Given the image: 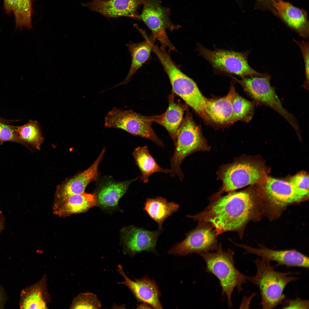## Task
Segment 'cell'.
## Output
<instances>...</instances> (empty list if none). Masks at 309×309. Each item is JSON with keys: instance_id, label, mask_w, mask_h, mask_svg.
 <instances>
[{"instance_id": "obj_1", "label": "cell", "mask_w": 309, "mask_h": 309, "mask_svg": "<svg viewBox=\"0 0 309 309\" xmlns=\"http://www.w3.org/2000/svg\"><path fill=\"white\" fill-rule=\"evenodd\" d=\"M209 200V203L203 210L186 217L195 221L209 223L218 235L235 231L242 239L245 226L253 216L254 202L250 192L233 191L224 196L213 195Z\"/></svg>"}, {"instance_id": "obj_2", "label": "cell", "mask_w": 309, "mask_h": 309, "mask_svg": "<svg viewBox=\"0 0 309 309\" xmlns=\"http://www.w3.org/2000/svg\"><path fill=\"white\" fill-rule=\"evenodd\" d=\"M256 268L253 276H248L247 280L258 286L260 290L263 309H272L282 304L285 299L284 289L289 283L296 281L300 278L291 276L300 274L299 272H278L274 270L270 262L258 258L253 261Z\"/></svg>"}, {"instance_id": "obj_3", "label": "cell", "mask_w": 309, "mask_h": 309, "mask_svg": "<svg viewBox=\"0 0 309 309\" xmlns=\"http://www.w3.org/2000/svg\"><path fill=\"white\" fill-rule=\"evenodd\" d=\"M216 252H203L197 254L204 259L206 264V272L214 275L220 282L223 295L227 298L229 308L232 306V294L235 288L239 293L243 290L242 285L246 282L248 276L239 271L235 266L234 251L229 249H223L221 243H219Z\"/></svg>"}, {"instance_id": "obj_4", "label": "cell", "mask_w": 309, "mask_h": 309, "mask_svg": "<svg viewBox=\"0 0 309 309\" xmlns=\"http://www.w3.org/2000/svg\"><path fill=\"white\" fill-rule=\"evenodd\" d=\"M156 56L169 78L173 92L204 121L210 123L206 112L207 99L203 95L195 82L180 70L172 60L170 53L160 50Z\"/></svg>"}, {"instance_id": "obj_5", "label": "cell", "mask_w": 309, "mask_h": 309, "mask_svg": "<svg viewBox=\"0 0 309 309\" xmlns=\"http://www.w3.org/2000/svg\"><path fill=\"white\" fill-rule=\"evenodd\" d=\"M175 150L171 161V176L177 175L180 181L184 178L181 164L187 156L197 151L209 149L199 127L194 122L187 108L178 130Z\"/></svg>"}, {"instance_id": "obj_6", "label": "cell", "mask_w": 309, "mask_h": 309, "mask_svg": "<svg viewBox=\"0 0 309 309\" xmlns=\"http://www.w3.org/2000/svg\"><path fill=\"white\" fill-rule=\"evenodd\" d=\"M230 76L241 86L255 104L266 106L276 112L288 121L298 134H300V130L297 120L283 106L274 88L270 84L271 76L268 74L242 77L240 80Z\"/></svg>"}, {"instance_id": "obj_7", "label": "cell", "mask_w": 309, "mask_h": 309, "mask_svg": "<svg viewBox=\"0 0 309 309\" xmlns=\"http://www.w3.org/2000/svg\"><path fill=\"white\" fill-rule=\"evenodd\" d=\"M196 49L199 55L210 64L215 74L235 75L241 78L262 74L249 65L247 58L249 50L239 52L217 48L212 50L199 43H197Z\"/></svg>"}, {"instance_id": "obj_8", "label": "cell", "mask_w": 309, "mask_h": 309, "mask_svg": "<svg viewBox=\"0 0 309 309\" xmlns=\"http://www.w3.org/2000/svg\"><path fill=\"white\" fill-rule=\"evenodd\" d=\"M157 116H147L132 110H124L114 108L104 118L106 128L121 129L133 135L150 140L158 146L164 148L162 141L157 136L152 127Z\"/></svg>"}, {"instance_id": "obj_9", "label": "cell", "mask_w": 309, "mask_h": 309, "mask_svg": "<svg viewBox=\"0 0 309 309\" xmlns=\"http://www.w3.org/2000/svg\"><path fill=\"white\" fill-rule=\"evenodd\" d=\"M143 5L142 13L139 15L140 20L150 30L151 34L155 40L160 42V48L165 49L167 48L170 52L176 51L166 31H172L178 29L181 25L175 24L171 20L170 9L163 6L160 0H146Z\"/></svg>"}, {"instance_id": "obj_10", "label": "cell", "mask_w": 309, "mask_h": 309, "mask_svg": "<svg viewBox=\"0 0 309 309\" xmlns=\"http://www.w3.org/2000/svg\"><path fill=\"white\" fill-rule=\"evenodd\" d=\"M218 172L223 183L220 190L213 195L216 196L258 183L262 176L261 170L256 164L241 158L223 166Z\"/></svg>"}, {"instance_id": "obj_11", "label": "cell", "mask_w": 309, "mask_h": 309, "mask_svg": "<svg viewBox=\"0 0 309 309\" xmlns=\"http://www.w3.org/2000/svg\"><path fill=\"white\" fill-rule=\"evenodd\" d=\"M198 222L195 228L185 234L186 237L183 240L169 249L168 254L184 256L216 250L219 235L215 229L209 223Z\"/></svg>"}, {"instance_id": "obj_12", "label": "cell", "mask_w": 309, "mask_h": 309, "mask_svg": "<svg viewBox=\"0 0 309 309\" xmlns=\"http://www.w3.org/2000/svg\"><path fill=\"white\" fill-rule=\"evenodd\" d=\"M105 152L104 148L93 163L87 169L67 179L56 189L53 210L56 208L70 196L84 192L88 184L98 179V169Z\"/></svg>"}, {"instance_id": "obj_13", "label": "cell", "mask_w": 309, "mask_h": 309, "mask_svg": "<svg viewBox=\"0 0 309 309\" xmlns=\"http://www.w3.org/2000/svg\"><path fill=\"white\" fill-rule=\"evenodd\" d=\"M234 243L238 246L244 249V254L250 253L255 254L266 262L274 261L277 264L275 267L284 266L287 267H300L309 268V258L295 249L275 250L268 248L264 246L259 248H254L245 245Z\"/></svg>"}, {"instance_id": "obj_14", "label": "cell", "mask_w": 309, "mask_h": 309, "mask_svg": "<svg viewBox=\"0 0 309 309\" xmlns=\"http://www.w3.org/2000/svg\"><path fill=\"white\" fill-rule=\"evenodd\" d=\"M146 0H92L82 5L108 18L125 17L141 20L138 11Z\"/></svg>"}, {"instance_id": "obj_15", "label": "cell", "mask_w": 309, "mask_h": 309, "mask_svg": "<svg viewBox=\"0 0 309 309\" xmlns=\"http://www.w3.org/2000/svg\"><path fill=\"white\" fill-rule=\"evenodd\" d=\"M162 231V229L150 231L130 226L122 230V240L126 250L132 255L143 251L155 253L157 241Z\"/></svg>"}, {"instance_id": "obj_16", "label": "cell", "mask_w": 309, "mask_h": 309, "mask_svg": "<svg viewBox=\"0 0 309 309\" xmlns=\"http://www.w3.org/2000/svg\"><path fill=\"white\" fill-rule=\"evenodd\" d=\"M117 271L124 279V281L118 283L123 284L132 292L138 301L149 305L152 308L162 309L159 300L161 293L156 282L147 276L132 280L126 275L122 266H118Z\"/></svg>"}, {"instance_id": "obj_17", "label": "cell", "mask_w": 309, "mask_h": 309, "mask_svg": "<svg viewBox=\"0 0 309 309\" xmlns=\"http://www.w3.org/2000/svg\"><path fill=\"white\" fill-rule=\"evenodd\" d=\"M274 15L302 37H309V23L306 12L283 0H272Z\"/></svg>"}, {"instance_id": "obj_18", "label": "cell", "mask_w": 309, "mask_h": 309, "mask_svg": "<svg viewBox=\"0 0 309 309\" xmlns=\"http://www.w3.org/2000/svg\"><path fill=\"white\" fill-rule=\"evenodd\" d=\"M266 194L270 201L279 207L300 201L309 192L298 189L289 182L269 177L265 185Z\"/></svg>"}, {"instance_id": "obj_19", "label": "cell", "mask_w": 309, "mask_h": 309, "mask_svg": "<svg viewBox=\"0 0 309 309\" xmlns=\"http://www.w3.org/2000/svg\"><path fill=\"white\" fill-rule=\"evenodd\" d=\"M134 26L144 39L138 43L130 41L126 44L131 57V63L129 72L125 78L121 82L111 88L128 83L136 72L150 57L152 47L155 43V39L151 34L148 36L144 30L139 28L136 24Z\"/></svg>"}, {"instance_id": "obj_20", "label": "cell", "mask_w": 309, "mask_h": 309, "mask_svg": "<svg viewBox=\"0 0 309 309\" xmlns=\"http://www.w3.org/2000/svg\"><path fill=\"white\" fill-rule=\"evenodd\" d=\"M47 276L44 275L35 283L23 289L19 302L21 309H47L51 301L47 287Z\"/></svg>"}, {"instance_id": "obj_21", "label": "cell", "mask_w": 309, "mask_h": 309, "mask_svg": "<svg viewBox=\"0 0 309 309\" xmlns=\"http://www.w3.org/2000/svg\"><path fill=\"white\" fill-rule=\"evenodd\" d=\"M235 90L234 87L232 86L226 96L217 99H207L206 112L210 122L223 125L234 123L232 99Z\"/></svg>"}, {"instance_id": "obj_22", "label": "cell", "mask_w": 309, "mask_h": 309, "mask_svg": "<svg viewBox=\"0 0 309 309\" xmlns=\"http://www.w3.org/2000/svg\"><path fill=\"white\" fill-rule=\"evenodd\" d=\"M168 108L164 113L157 115L156 122L166 129L175 146L178 130L183 119L184 113L187 108L186 105L175 102L173 93L168 96Z\"/></svg>"}, {"instance_id": "obj_23", "label": "cell", "mask_w": 309, "mask_h": 309, "mask_svg": "<svg viewBox=\"0 0 309 309\" xmlns=\"http://www.w3.org/2000/svg\"><path fill=\"white\" fill-rule=\"evenodd\" d=\"M97 205L95 195L85 192L72 195L66 200L53 213L61 217L72 215L85 213L90 208Z\"/></svg>"}, {"instance_id": "obj_24", "label": "cell", "mask_w": 309, "mask_h": 309, "mask_svg": "<svg viewBox=\"0 0 309 309\" xmlns=\"http://www.w3.org/2000/svg\"><path fill=\"white\" fill-rule=\"evenodd\" d=\"M179 207L178 204L169 202L165 198L158 196L147 198L143 209L149 217L157 223L159 229H161L165 220L177 212Z\"/></svg>"}, {"instance_id": "obj_25", "label": "cell", "mask_w": 309, "mask_h": 309, "mask_svg": "<svg viewBox=\"0 0 309 309\" xmlns=\"http://www.w3.org/2000/svg\"><path fill=\"white\" fill-rule=\"evenodd\" d=\"M33 0H3L5 12L14 14L15 28L22 29L32 28L31 18Z\"/></svg>"}, {"instance_id": "obj_26", "label": "cell", "mask_w": 309, "mask_h": 309, "mask_svg": "<svg viewBox=\"0 0 309 309\" xmlns=\"http://www.w3.org/2000/svg\"><path fill=\"white\" fill-rule=\"evenodd\" d=\"M132 181L118 182L110 181L103 185L96 195L97 205L104 208L116 206L119 200L125 193Z\"/></svg>"}, {"instance_id": "obj_27", "label": "cell", "mask_w": 309, "mask_h": 309, "mask_svg": "<svg viewBox=\"0 0 309 309\" xmlns=\"http://www.w3.org/2000/svg\"><path fill=\"white\" fill-rule=\"evenodd\" d=\"M132 154L141 174L140 179L144 183H148L149 177L153 173H170L171 172L170 169L163 168L157 163L149 153L147 145L138 147L135 149Z\"/></svg>"}, {"instance_id": "obj_28", "label": "cell", "mask_w": 309, "mask_h": 309, "mask_svg": "<svg viewBox=\"0 0 309 309\" xmlns=\"http://www.w3.org/2000/svg\"><path fill=\"white\" fill-rule=\"evenodd\" d=\"M16 131L23 141L37 150H40L44 138L37 121L30 120L23 125L16 126Z\"/></svg>"}, {"instance_id": "obj_29", "label": "cell", "mask_w": 309, "mask_h": 309, "mask_svg": "<svg viewBox=\"0 0 309 309\" xmlns=\"http://www.w3.org/2000/svg\"><path fill=\"white\" fill-rule=\"evenodd\" d=\"M255 105L253 102L248 100L233 91L232 107L234 122L241 120L249 122L253 118Z\"/></svg>"}, {"instance_id": "obj_30", "label": "cell", "mask_w": 309, "mask_h": 309, "mask_svg": "<svg viewBox=\"0 0 309 309\" xmlns=\"http://www.w3.org/2000/svg\"><path fill=\"white\" fill-rule=\"evenodd\" d=\"M102 304L97 295L92 292L80 293L74 297L71 309H100Z\"/></svg>"}, {"instance_id": "obj_31", "label": "cell", "mask_w": 309, "mask_h": 309, "mask_svg": "<svg viewBox=\"0 0 309 309\" xmlns=\"http://www.w3.org/2000/svg\"><path fill=\"white\" fill-rule=\"evenodd\" d=\"M16 126L9 125L0 121V143L10 141L21 144L26 146L27 144L20 138L16 131Z\"/></svg>"}, {"instance_id": "obj_32", "label": "cell", "mask_w": 309, "mask_h": 309, "mask_svg": "<svg viewBox=\"0 0 309 309\" xmlns=\"http://www.w3.org/2000/svg\"><path fill=\"white\" fill-rule=\"evenodd\" d=\"M300 47L301 51L305 65V71L306 79L302 86L305 89H309V48L308 41H299L293 39Z\"/></svg>"}, {"instance_id": "obj_33", "label": "cell", "mask_w": 309, "mask_h": 309, "mask_svg": "<svg viewBox=\"0 0 309 309\" xmlns=\"http://www.w3.org/2000/svg\"><path fill=\"white\" fill-rule=\"evenodd\" d=\"M309 176L306 173L301 172L293 177L289 182L299 190L309 192Z\"/></svg>"}, {"instance_id": "obj_34", "label": "cell", "mask_w": 309, "mask_h": 309, "mask_svg": "<svg viewBox=\"0 0 309 309\" xmlns=\"http://www.w3.org/2000/svg\"><path fill=\"white\" fill-rule=\"evenodd\" d=\"M282 304V308L309 309V301L303 300L297 297L295 299L285 298Z\"/></svg>"}, {"instance_id": "obj_35", "label": "cell", "mask_w": 309, "mask_h": 309, "mask_svg": "<svg viewBox=\"0 0 309 309\" xmlns=\"http://www.w3.org/2000/svg\"><path fill=\"white\" fill-rule=\"evenodd\" d=\"M272 0H255V7L262 11H269L274 14L275 11Z\"/></svg>"}, {"instance_id": "obj_36", "label": "cell", "mask_w": 309, "mask_h": 309, "mask_svg": "<svg viewBox=\"0 0 309 309\" xmlns=\"http://www.w3.org/2000/svg\"><path fill=\"white\" fill-rule=\"evenodd\" d=\"M5 218L1 211H0V234L4 228Z\"/></svg>"}, {"instance_id": "obj_37", "label": "cell", "mask_w": 309, "mask_h": 309, "mask_svg": "<svg viewBox=\"0 0 309 309\" xmlns=\"http://www.w3.org/2000/svg\"><path fill=\"white\" fill-rule=\"evenodd\" d=\"M149 305L148 304H146L145 303H142L141 304H139V305H138V306L137 308H149V307H149Z\"/></svg>"}, {"instance_id": "obj_38", "label": "cell", "mask_w": 309, "mask_h": 309, "mask_svg": "<svg viewBox=\"0 0 309 309\" xmlns=\"http://www.w3.org/2000/svg\"><path fill=\"white\" fill-rule=\"evenodd\" d=\"M0 121H2V122H5V123H11V122H14V121H16V120L14 121V120H7V119H4V118H3L2 117L0 116Z\"/></svg>"}, {"instance_id": "obj_39", "label": "cell", "mask_w": 309, "mask_h": 309, "mask_svg": "<svg viewBox=\"0 0 309 309\" xmlns=\"http://www.w3.org/2000/svg\"><path fill=\"white\" fill-rule=\"evenodd\" d=\"M2 293L0 290V308L2 307Z\"/></svg>"}]
</instances>
